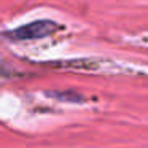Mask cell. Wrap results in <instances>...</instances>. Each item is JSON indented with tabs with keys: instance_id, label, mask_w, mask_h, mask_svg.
I'll return each mask as SVG.
<instances>
[{
	"instance_id": "1",
	"label": "cell",
	"mask_w": 148,
	"mask_h": 148,
	"mask_svg": "<svg viewBox=\"0 0 148 148\" xmlns=\"http://www.w3.org/2000/svg\"><path fill=\"white\" fill-rule=\"evenodd\" d=\"M61 29V26H58L56 23L49 19H40L35 23L26 24V26H21L18 29L8 30L3 34V37L13 40V42H21V40H38V38H45V37L53 35L54 32Z\"/></svg>"
},
{
	"instance_id": "2",
	"label": "cell",
	"mask_w": 148,
	"mask_h": 148,
	"mask_svg": "<svg viewBox=\"0 0 148 148\" xmlns=\"http://www.w3.org/2000/svg\"><path fill=\"white\" fill-rule=\"evenodd\" d=\"M3 75H7V70H5L3 65L0 64V77H3Z\"/></svg>"
}]
</instances>
